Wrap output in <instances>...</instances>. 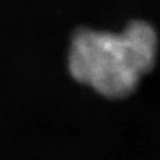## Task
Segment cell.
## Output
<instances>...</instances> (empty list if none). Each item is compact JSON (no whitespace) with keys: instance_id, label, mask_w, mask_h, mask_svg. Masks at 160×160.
Wrapping results in <instances>:
<instances>
[{"instance_id":"6da1fadb","label":"cell","mask_w":160,"mask_h":160,"mask_svg":"<svg viewBox=\"0 0 160 160\" xmlns=\"http://www.w3.org/2000/svg\"><path fill=\"white\" fill-rule=\"evenodd\" d=\"M157 53V32L142 20L132 22L120 33L84 28L71 38L68 70L100 96L120 100L132 95L152 71Z\"/></svg>"}]
</instances>
